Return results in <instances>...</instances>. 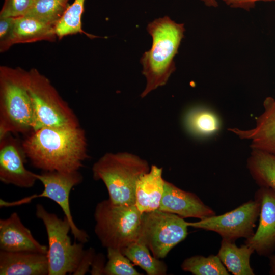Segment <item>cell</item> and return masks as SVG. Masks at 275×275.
Masks as SVG:
<instances>
[{"label":"cell","instance_id":"obj_29","mask_svg":"<svg viewBox=\"0 0 275 275\" xmlns=\"http://www.w3.org/2000/svg\"><path fill=\"white\" fill-rule=\"evenodd\" d=\"M94 250L90 248L86 250L85 255L74 274H85L90 269L95 256Z\"/></svg>","mask_w":275,"mask_h":275},{"label":"cell","instance_id":"obj_10","mask_svg":"<svg viewBox=\"0 0 275 275\" xmlns=\"http://www.w3.org/2000/svg\"><path fill=\"white\" fill-rule=\"evenodd\" d=\"M260 211V203L255 199L223 214L215 215L198 222H187V225L216 232L223 239L231 241L240 238L246 239L254 234Z\"/></svg>","mask_w":275,"mask_h":275},{"label":"cell","instance_id":"obj_2","mask_svg":"<svg viewBox=\"0 0 275 275\" xmlns=\"http://www.w3.org/2000/svg\"><path fill=\"white\" fill-rule=\"evenodd\" d=\"M147 30L152 38L150 50L144 53L141 63L147 84L141 96L164 86L175 69L174 57L184 37L183 23H178L165 16L149 23Z\"/></svg>","mask_w":275,"mask_h":275},{"label":"cell","instance_id":"obj_1","mask_svg":"<svg viewBox=\"0 0 275 275\" xmlns=\"http://www.w3.org/2000/svg\"><path fill=\"white\" fill-rule=\"evenodd\" d=\"M21 144L31 164L43 171H79L89 158L80 126L44 127L28 134Z\"/></svg>","mask_w":275,"mask_h":275},{"label":"cell","instance_id":"obj_4","mask_svg":"<svg viewBox=\"0 0 275 275\" xmlns=\"http://www.w3.org/2000/svg\"><path fill=\"white\" fill-rule=\"evenodd\" d=\"M150 169L148 163L128 152L107 153L92 167L93 177L101 180L114 204L134 205L140 177Z\"/></svg>","mask_w":275,"mask_h":275},{"label":"cell","instance_id":"obj_24","mask_svg":"<svg viewBox=\"0 0 275 275\" xmlns=\"http://www.w3.org/2000/svg\"><path fill=\"white\" fill-rule=\"evenodd\" d=\"M183 270L194 275H229V271L217 255L207 257L196 255L185 259L181 264Z\"/></svg>","mask_w":275,"mask_h":275},{"label":"cell","instance_id":"obj_30","mask_svg":"<svg viewBox=\"0 0 275 275\" xmlns=\"http://www.w3.org/2000/svg\"><path fill=\"white\" fill-rule=\"evenodd\" d=\"M227 6L234 8H240L249 11L259 1L275 2V0H222Z\"/></svg>","mask_w":275,"mask_h":275},{"label":"cell","instance_id":"obj_18","mask_svg":"<svg viewBox=\"0 0 275 275\" xmlns=\"http://www.w3.org/2000/svg\"><path fill=\"white\" fill-rule=\"evenodd\" d=\"M57 36L54 26L35 18L24 16L15 18L12 34L6 46V51L19 43L40 41L54 42Z\"/></svg>","mask_w":275,"mask_h":275},{"label":"cell","instance_id":"obj_27","mask_svg":"<svg viewBox=\"0 0 275 275\" xmlns=\"http://www.w3.org/2000/svg\"><path fill=\"white\" fill-rule=\"evenodd\" d=\"M36 0H5L0 17H19L25 16Z\"/></svg>","mask_w":275,"mask_h":275},{"label":"cell","instance_id":"obj_21","mask_svg":"<svg viewBox=\"0 0 275 275\" xmlns=\"http://www.w3.org/2000/svg\"><path fill=\"white\" fill-rule=\"evenodd\" d=\"M246 167L253 179L260 187L275 190V154L251 149Z\"/></svg>","mask_w":275,"mask_h":275},{"label":"cell","instance_id":"obj_26","mask_svg":"<svg viewBox=\"0 0 275 275\" xmlns=\"http://www.w3.org/2000/svg\"><path fill=\"white\" fill-rule=\"evenodd\" d=\"M108 260L105 264L104 274L141 275L122 252L113 248L107 249Z\"/></svg>","mask_w":275,"mask_h":275},{"label":"cell","instance_id":"obj_23","mask_svg":"<svg viewBox=\"0 0 275 275\" xmlns=\"http://www.w3.org/2000/svg\"><path fill=\"white\" fill-rule=\"evenodd\" d=\"M85 0H74L68 6L61 18L55 25V31L57 37H63L76 34L85 33L91 38L96 36L85 33L82 29L81 16L84 11Z\"/></svg>","mask_w":275,"mask_h":275},{"label":"cell","instance_id":"obj_22","mask_svg":"<svg viewBox=\"0 0 275 275\" xmlns=\"http://www.w3.org/2000/svg\"><path fill=\"white\" fill-rule=\"evenodd\" d=\"M134 265L140 266L148 275H164L168 270L166 264L152 256L148 248L136 241L121 251Z\"/></svg>","mask_w":275,"mask_h":275},{"label":"cell","instance_id":"obj_6","mask_svg":"<svg viewBox=\"0 0 275 275\" xmlns=\"http://www.w3.org/2000/svg\"><path fill=\"white\" fill-rule=\"evenodd\" d=\"M35 214L47 235L48 275L74 274L86 252L84 243L72 242L68 234L71 225L66 217L59 218L40 204L36 205Z\"/></svg>","mask_w":275,"mask_h":275},{"label":"cell","instance_id":"obj_17","mask_svg":"<svg viewBox=\"0 0 275 275\" xmlns=\"http://www.w3.org/2000/svg\"><path fill=\"white\" fill-rule=\"evenodd\" d=\"M165 182L162 168L155 165H152L150 170L140 177L135 187V205L141 212L159 209Z\"/></svg>","mask_w":275,"mask_h":275},{"label":"cell","instance_id":"obj_16","mask_svg":"<svg viewBox=\"0 0 275 275\" xmlns=\"http://www.w3.org/2000/svg\"><path fill=\"white\" fill-rule=\"evenodd\" d=\"M1 275H48L46 254L0 251Z\"/></svg>","mask_w":275,"mask_h":275},{"label":"cell","instance_id":"obj_8","mask_svg":"<svg viewBox=\"0 0 275 275\" xmlns=\"http://www.w3.org/2000/svg\"><path fill=\"white\" fill-rule=\"evenodd\" d=\"M187 222L174 213L159 209L143 213L138 241L146 245L153 256L165 258L188 234Z\"/></svg>","mask_w":275,"mask_h":275},{"label":"cell","instance_id":"obj_25","mask_svg":"<svg viewBox=\"0 0 275 275\" xmlns=\"http://www.w3.org/2000/svg\"><path fill=\"white\" fill-rule=\"evenodd\" d=\"M69 0H36L27 16L55 26L69 6Z\"/></svg>","mask_w":275,"mask_h":275},{"label":"cell","instance_id":"obj_31","mask_svg":"<svg viewBox=\"0 0 275 275\" xmlns=\"http://www.w3.org/2000/svg\"><path fill=\"white\" fill-rule=\"evenodd\" d=\"M105 266L104 257L101 254L95 255L91 266V274H104Z\"/></svg>","mask_w":275,"mask_h":275},{"label":"cell","instance_id":"obj_33","mask_svg":"<svg viewBox=\"0 0 275 275\" xmlns=\"http://www.w3.org/2000/svg\"><path fill=\"white\" fill-rule=\"evenodd\" d=\"M271 266L272 272L275 274V256L271 258Z\"/></svg>","mask_w":275,"mask_h":275},{"label":"cell","instance_id":"obj_14","mask_svg":"<svg viewBox=\"0 0 275 275\" xmlns=\"http://www.w3.org/2000/svg\"><path fill=\"white\" fill-rule=\"evenodd\" d=\"M263 106L264 111L256 118L253 128L242 129L233 127L228 130L240 139L250 141L251 149L275 154V98L266 97Z\"/></svg>","mask_w":275,"mask_h":275},{"label":"cell","instance_id":"obj_15","mask_svg":"<svg viewBox=\"0 0 275 275\" xmlns=\"http://www.w3.org/2000/svg\"><path fill=\"white\" fill-rule=\"evenodd\" d=\"M0 249L9 252H30L46 254L48 247L41 244L13 212L0 219Z\"/></svg>","mask_w":275,"mask_h":275},{"label":"cell","instance_id":"obj_5","mask_svg":"<svg viewBox=\"0 0 275 275\" xmlns=\"http://www.w3.org/2000/svg\"><path fill=\"white\" fill-rule=\"evenodd\" d=\"M143 213L135 204H116L109 199L99 202L94 211V231L102 245L121 251L138 241Z\"/></svg>","mask_w":275,"mask_h":275},{"label":"cell","instance_id":"obj_19","mask_svg":"<svg viewBox=\"0 0 275 275\" xmlns=\"http://www.w3.org/2000/svg\"><path fill=\"white\" fill-rule=\"evenodd\" d=\"M254 252L245 244L237 246L235 241L223 239L217 256L228 271L234 275H254L250 258Z\"/></svg>","mask_w":275,"mask_h":275},{"label":"cell","instance_id":"obj_9","mask_svg":"<svg viewBox=\"0 0 275 275\" xmlns=\"http://www.w3.org/2000/svg\"><path fill=\"white\" fill-rule=\"evenodd\" d=\"M38 180L44 186L43 190L39 194H34L14 201H6L0 199L1 207L19 206L30 203L38 198H47L56 202L62 209L64 216L71 225V231L75 240L85 243L89 241L87 233L79 229L74 222L69 205V196L73 187L79 184L83 177L79 171L70 172L43 171L36 174Z\"/></svg>","mask_w":275,"mask_h":275},{"label":"cell","instance_id":"obj_20","mask_svg":"<svg viewBox=\"0 0 275 275\" xmlns=\"http://www.w3.org/2000/svg\"><path fill=\"white\" fill-rule=\"evenodd\" d=\"M183 123L186 130L195 137L203 138L217 133L221 129L219 117L210 109L195 106L185 114Z\"/></svg>","mask_w":275,"mask_h":275},{"label":"cell","instance_id":"obj_13","mask_svg":"<svg viewBox=\"0 0 275 275\" xmlns=\"http://www.w3.org/2000/svg\"><path fill=\"white\" fill-rule=\"evenodd\" d=\"M159 210L184 218L202 219L216 215L215 212L195 194L183 190L166 181Z\"/></svg>","mask_w":275,"mask_h":275},{"label":"cell","instance_id":"obj_3","mask_svg":"<svg viewBox=\"0 0 275 275\" xmlns=\"http://www.w3.org/2000/svg\"><path fill=\"white\" fill-rule=\"evenodd\" d=\"M29 81V71L0 67V140L11 133L28 134L35 129Z\"/></svg>","mask_w":275,"mask_h":275},{"label":"cell","instance_id":"obj_28","mask_svg":"<svg viewBox=\"0 0 275 275\" xmlns=\"http://www.w3.org/2000/svg\"><path fill=\"white\" fill-rule=\"evenodd\" d=\"M15 18L0 17V52L6 51V46L13 30Z\"/></svg>","mask_w":275,"mask_h":275},{"label":"cell","instance_id":"obj_32","mask_svg":"<svg viewBox=\"0 0 275 275\" xmlns=\"http://www.w3.org/2000/svg\"><path fill=\"white\" fill-rule=\"evenodd\" d=\"M207 7L216 8L218 4L216 0H201Z\"/></svg>","mask_w":275,"mask_h":275},{"label":"cell","instance_id":"obj_12","mask_svg":"<svg viewBox=\"0 0 275 275\" xmlns=\"http://www.w3.org/2000/svg\"><path fill=\"white\" fill-rule=\"evenodd\" d=\"M255 199L260 204L257 229L245 243L260 255L268 254L275 247V190L261 187Z\"/></svg>","mask_w":275,"mask_h":275},{"label":"cell","instance_id":"obj_7","mask_svg":"<svg viewBox=\"0 0 275 275\" xmlns=\"http://www.w3.org/2000/svg\"><path fill=\"white\" fill-rule=\"evenodd\" d=\"M29 72V91L35 117L34 131L44 127L80 126L75 114L49 79L36 68Z\"/></svg>","mask_w":275,"mask_h":275},{"label":"cell","instance_id":"obj_11","mask_svg":"<svg viewBox=\"0 0 275 275\" xmlns=\"http://www.w3.org/2000/svg\"><path fill=\"white\" fill-rule=\"evenodd\" d=\"M26 157L21 142L10 133L0 140V180L6 184L29 188L37 180L36 173L24 166Z\"/></svg>","mask_w":275,"mask_h":275}]
</instances>
